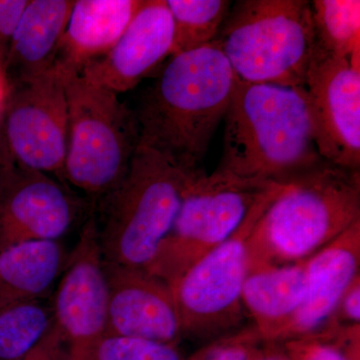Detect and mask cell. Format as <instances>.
<instances>
[{
	"label": "cell",
	"instance_id": "17",
	"mask_svg": "<svg viewBox=\"0 0 360 360\" xmlns=\"http://www.w3.org/2000/svg\"><path fill=\"white\" fill-rule=\"evenodd\" d=\"M73 0L28 1L11 39L4 75L7 86L56 68Z\"/></svg>",
	"mask_w": 360,
	"mask_h": 360
},
{
	"label": "cell",
	"instance_id": "9",
	"mask_svg": "<svg viewBox=\"0 0 360 360\" xmlns=\"http://www.w3.org/2000/svg\"><path fill=\"white\" fill-rule=\"evenodd\" d=\"M2 125L18 167L65 182L68 105L58 68L8 85Z\"/></svg>",
	"mask_w": 360,
	"mask_h": 360
},
{
	"label": "cell",
	"instance_id": "6",
	"mask_svg": "<svg viewBox=\"0 0 360 360\" xmlns=\"http://www.w3.org/2000/svg\"><path fill=\"white\" fill-rule=\"evenodd\" d=\"M68 105L65 182L94 202L123 179L141 142L134 110L80 73L61 75Z\"/></svg>",
	"mask_w": 360,
	"mask_h": 360
},
{
	"label": "cell",
	"instance_id": "12",
	"mask_svg": "<svg viewBox=\"0 0 360 360\" xmlns=\"http://www.w3.org/2000/svg\"><path fill=\"white\" fill-rule=\"evenodd\" d=\"M90 205L51 175L20 167L0 195V250L30 241L58 240Z\"/></svg>",
	"mask_w": 360,
	"mask_h": 360
},
{
	"label": "cell",
	"instance_id": "25",
	"mask_svg": "<svg viewBox=\"0 0 360 360\" xmlns=\"http://www.w3.org/2000/svg\"><path fill=\"white\" fill-rule=\"evenodd\" d=\"M253 324L234 333L207 341L205 345L184 360H260L269 350Z\"/></svg>",
	"mask_w": 360,
	"mask_h": 360
},
{
	"label": "cell",
	"instance_id": "13",
	"mask_svg": "<svg viewBox=\"0 0 360 360\" xmlns=\"http://www.w3.org/2000/svg\"><path fill=\"white\" fill-rule=\"evenodd\" d=\"M108 314L104 335L176 345L181 326L172 288L141 267L104 260Z\"/></svg>",
	"mask_w": 360,
	"mask_h": 360
},
{
	"label": "cell",
	"instance_id": "20",
	"mask_svg": "<svg viewBox=\"0 0 360 360\" xmlns=\"http://www.w3.org/2000/svg\"><path fill=\"white\" fill-rule=\"evenodd\" d=\"M53 324L51 309L40 300L0 302V360H18Z\"/></svg>",
	"mask_w": 360,
	"mask_h": 360
},
{
	"label": "cell",
	"instance_id": "7",
	"mask_svg": "<svg viewBox=\"0 0 360 360\" xmlns=\"http://www.w3.org/2000/svg\"><path fill=\"white\" fill-rule=\"evenodd\" d=\"M276 182L200 170L187 184L174 224L146 271L170 285L232 236Z\"/></svg>",
	"mask_w": 360,
	"mask_h": 360
},
{
	"label": "cell",
	"instance_id": "18",
	"mask_svg": "<svg viewBox=\"0 0 360 360\" xmlns=\"http://www.w3.org/2000/svg\"><path fill=\"white\" fill-rule=\"evenodd\" d=\"M305 292L307 259L248 274L243 290V307L265 342L276 343Z\"/></svg>",
	"mask_w": 360,
	"mask_h": 360
},
{
	"label": "cell",
	"instance_id": "8",
	"mask_svg": "<svg viewBox=\"0 0 360 360\" xmlns=\"http://www.w3.org/2000/svg\"><path fill=\"white\" fill-rule=\"evenodd\" d=\"M285 186L277 184L265 193L238 231L170 284L182 335L210 341L246 326L243 290L248 276V238Z\"/></svg>",
	"mask_w": 360,
	"mask_h": 360
},
{
	"label": "cell",
	"instance_id": "28",
	"mask_svg": "<svg viewBox=\"0 0 360 360\" xmlns=\"http://www.w3.org/2000/svg\"><path fill=\"white\" fill-rule=\"evenodd\" d=\"M65 345L60 333L52 324L44 338L18 360H65Z\"/></svg>",
	"mask_w": 360,
	"mask_h": 360
},
{
	"label": "cell",
	"instance_id": "31",
	"mask_svg": "<svg viewBox=\"0 0 360 360\" xmlns=\"http://www.w3.org/2000/svg\"><path fill=\"white\" fill-rule=\"evenodd\" d=\"M7 92H8V86L6 77H4V72L0 70V115H2L4 111V104H6Z\"/></svg>",
	"mask_w": 360,
	"mask_h": 360
},
{
	"label": "cell",
	"instance_id": "30",
	"mask_svg": "<svg viewBox=\"0 0 360 360\" xmlns=\"http://www.w3.org/2000/svg\"><path fill=\"white\" fill-rule=\"evenodd\" d=\"M260 360H288V357L285 356L278 345H271L270 343L269 350Z\"/></svg>",
	"mask_w": 360,
	"mask_h": 360
},
{
	"label": "cell",
	"instance_id": "23",
	"mask_svg": "<svg viewBox=\"0 0 360 360\" xmlns=\"http://www.w3.org/2000/svg\"><path fill=\"white\" fill-rule=\"evenodd\" d=\"M65 360H184L176 345L103 335L68 347Z\"/></svg>",
	"mask_w": 360,
	"mask_h": 360
},
{
	"label": "cell",
	"instance_id": "14",
	"mask_svg": "<svg viewBox=\"0 0 360 360\" xmlns=\"http://www.w3.org/2000/svg\"><path fill=\"white\" fill-rule=\"evenodd\" d=\"M174 32L167 0H143L115 46L80 75L117 94L132 89L172 56Z\"/></svg>",
	"mask_w": 360,
	"mask_h": 360
},
{
	"label": "cell",
	"instance_id": "22",
	"mask_svg": "<svg viewBox=\"0 0 360 360\" xmlns=\"http://www.w3.org/2000/svg\"><path fill=\"white\" fill-rule=\"evenodd\" d=\"M310 4L317 46L341 58L360 51L359 0H314Z\"/></svg>",
	"mask_w": 360,
	"mask_h": 360
},
{
	"label": "cell",
	"instance_id": "27",
	"mask_svg": "<svg viewBox=\"0 0 360 360\" xmlns=\"http://www.w3.org/2000/svg\"><path fill=\"white\" fill-rule=\"evenodd\" d=\"M326 326H360V274L348 286Z\"/></svg>",
	"mask_w": 360,
	"mask_h": 360
},
{
	"label": "cell",
	"instance_id": "10",
	"mask_svg": "<svg viewBox=\"0 0 360 360\" xmlns=\"http://www.w3.org/2000/svg\"><path fill=\"white\" fill-rule=\"evenodd\" d=\"M315 144L322 160L360 167V68L315 45L305 79Z\"/></svg>",
	"mask_w": 360,
	"mask_h": 360
},
{
	"label": "cell",
	"instance_id": "29",
	"mask_svg": "<svg viewBox=\"0 0 360 360\" xmlns=\"http://www.w3.org/2000/svg\"><path fill=\"white\" fill-rule=\"evenodd\" d=\"M1 115H0V195L13 181L20 170V167L11 155V149L7 144Z\"/></svg>",
	"mask_w": 360,
	"mask_h": 360
},
{
	"label": "cell",
	"instance_id": "1",
	"mask_svg": "<svg viewBox=\"0 0 360 360\" xmlns=\"http://www.w3.org/2000/svg\"><path fill=\"white\" fill-rule=\"evenodd\" d=\"M236 75L213 42L170 56L134 110L141 142L175 165L201 169L224 122Z\"/></svg>",
	"mask_w": 360,
	"mask_h": 360
},
{
	"label": "cell",
	"instance_id": "11",
	"mask_svg": "<svg viewBox=\"0 0 360 360\" xmlns=\"http://www.w3.org/2000/svg\"><path fill=\"white\" fill-rule=\"evenodd\" d=\"M59 277L51 311L53 326L65 345L89 342L104 335L108 284L91 212Z\"/></svg>",
	"mask_w": 360,
	"mask_h": 360
},
{
	"label": "cell",
	"instance_id": "21",
	"mask_svg": "<svg viewBox=\"0 0 360 360\" xmlns=\"http://www.w3.org/2000/svg\"><path fill=\"white\" fill-rule=\"evenodd\" d=\"M174 18L172 56L212 44L226 18L227 0H167Z\"/></svg>",
	"mask_w": 360,
	"mask_h": 360
},
{
	"label": "cell",
	"instance_id": "4",
	"mask_svg": "<svg viewBox=\"0 0 360 360\" xmlns=\"http://www.w3.org/2000/svg\"><path fill=\"white\" fill-rule=\"evenodd\" d=\"M200 170L180 167L139 143L120 184L90 202L104 260L146 269L174 224L187 184Z\"/></svg>",
	"mask_w": 360,
	"mask_h": 360
},
{
	"label": "cell",
	"instance_id": "15",
	"mask_svg": "<svg viewBox=\"0 0 360 360\" xmlns=\"http://www.w3.org/2000/svg\"><path fill=\"white\" fill-rule=\"evenodd\" d=\"M360 220L307 259V292L274 345L314 335L335 314L341 297L359 276Z\"/></svg>",
	"mask_w": 360,
	"mask_h": 360
},
{
	"label": "cell",
	"instance_id": "3",
	"mask_svg": "<svg viewBox=\"0 0 360 360\" xmlns=\"http://www.w3.org/2000/svg\"><path fill=\"white\" fill-rule=\"evenodd\" d=\"M359 220V170L326 161L288 182L258 219L248 274L307 259Z\"/></svg>",
	"mask_w": 360,
	"mask_h": 360
},
{
	"label": "cell",
	"instance_id": "2",
	"mask_svg": "<svg viewBox=\"0 0 360 360\" xmlns=\"http://www.w3.org/2000/svg\"><path fill=\"white\" fill-rule=\"evenodd\" d=\"M217 172L286 184L326 162L315 144L304 87L250 84L236 75Z\"/></svg>",
	"mask_w": 360,
	"mask_h": 360
},
{
	"label": "cell",
	"instance_id": "5",
	"mask_svg": "<svg viewBox=\"0 0 360 360\" xmlns=\"http://www.w3.org/2000/svg\"><path fill=\"white\" fill-rule=\"evenodd\" d=\"M212 42L243 82L304 87L316 45L311 4L240 0L232 4Z\"/></svg>",
	"mask_w": 360,
	"mask_h": 360
},
{
	"label": "cell",
	"instance_id": "26",
	"mask_svg": "<svg viewBox=\"0 0 360 360\" xmlns=\"http://www.w3.org/2000/svg\"><path fill=\"white\" fill-rule=\"evenodd\" d=\"M28 0H0V70L4 72L9 45Z\"/></svg>",
	"mask_w": 360,
	"mask_h": 360
},
{
	"label": "cell",
	"instance_id": "24",
	"mask_svg": "<svg viewBox=\"0 0 360 360\" xmlns=\"http://www.w3.org/2000/svg\"><path fill=\"white\" fill-rule=\"evenodd\" d=\"M288 360H360V328H348L336 340L333 328L278 345Z\"/></svg>",
	"mask_w": 360,
	"mask_h": 360
},
{
	"label": "cell",
	"instance_id": "19",
	"mask_svg": "<svg viewBox=\"0 0 360 360\" xmlns=\"http://www.w3.org/2000/svg\"><path fill=\"white\" fill-rule=\"evenodd\" d=\"M68 255L58 240H39L0 250V302L40 300L63 272Z\"/></svg>",
	"mask_w": 360,
	"mask_h": 360
},
{
	"label": "cell",
	"instance_id": "16",
	"mask_svg": "<svg viewBox=\"0 0 360 360\" xmlns=\"http://www.w3.org/2000/svg\"><path fill=\"white\" fill-rule=\"evenodd\" d=\"M143 0H77L60 45L56 68L80 73L115 46Z\"/></svg>",
	"mask_w": 360,
	"mask_h": 360
}]
</instances>
